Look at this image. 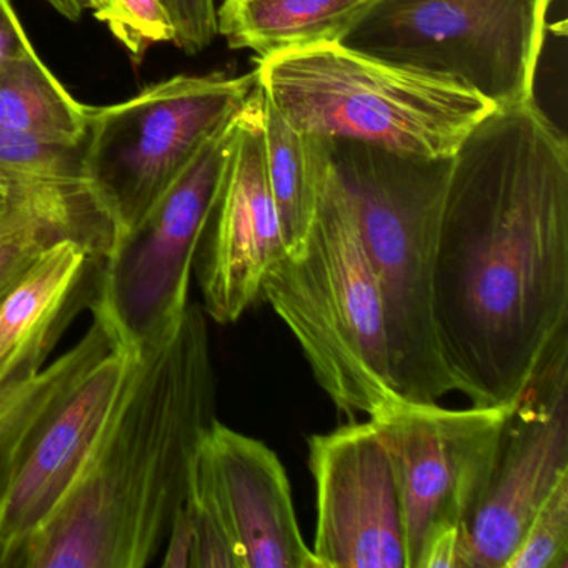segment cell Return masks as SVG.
<instances>
[{
  "label": "cell",
  "mask_w": 568,
  "mask_h": 568,
  "mask_svg": "<svg viewBox=\"0 0 568 568\" xmlns=\"http://www.w3.org/2000/svg\"><path fill=\"white\" fill-rule=\"evenodd\" d=\"M434 312L478 407L514 404L568 338V144L535 101L495 109L452 159Z\"/></svg>",
  "instance_id": "6da1fadb"
},
{
  "label": "cell",
  "mask_w": 568,
  "mask_h": 568,
  "mask_svg": "<svg viewBox=\"0 0 568 568\" xmlns=\"http://www.w3.org/2000/svg\"><path fill=\"white\" fill-rule=\"evenodd\" d=\"M215 422L207 315L191 304L168 338L135 355L78 478L14 568L148 567Z\"/></svg>",
  "instance_id": "7a4b0ae2"
},
{
  "label": "cell",
  "mask_w": 568,
  "mask_h": 568,
  "mask_svg": "<svg viewBox=\"0 0 568 568\" xmlns=\"http://www.w3.org/2000/svg\"><path fill=\"white\" fill-rule=\"evenodd\" d=\"M302 141L317 187L314 222L302 251L268 268L261 298L287 325L337 410L371 417L400 395L384 302L344 189L314 138Z\"/></svg>",
  "instance_id": "3957f363"
},
{
  "label": "cell",
  "mask_w": 568,
  "mask_h": 568,
  "mask_svg": "<svg viewBox=\"0 0 568 568\" xmlns=\"http://www.w3.org/2000/svg\"><path fill=\"white\" fill-rule=\"evenodd\" d=\"M311 138L351 202L377 281L395 390L438 402L455 392L434 312L438 232L454 158H412L365 142Z\"/></svg>",
  "instance_id": "277c9868"
},
{
  "label": "cell",
  "mask_w": 568,
  "mask_h": 568,
  "mask_svg": "<svg viewBox=\"0 0 568 568\" xmlns=\"http://www.w3.org/2000/svg\"><path fill=\"white\" fill-rule=\"evenodd\" d=\"M254 72L272 108L298 134L365 142L412 158H454L495 111L452 79L342 42L257 58Z\"/></svg>",
  "instance_id": "5b68a950"
},
{
  "label": "cell",
  "mask_w": 568,
  "mask_h": 568,
  "mask_svg": "<svg viewBox=\"0 0 568 568\" xmlns=\"http://www.w3.org/2000/svg\"><path fill=\"white\" fill-rule=\"evenodd\" d=\"M255 84V72L175 75L121 104L91 108L85 181L114 229L112 244L151 212Z\"/></svg>",
  "instance_id": "8992f818"
},
{
  "label": "cell",
  "mask_w": 568,
  "mask_h": 568,
  "mask_svg": "<svg viewBox=\"0 0 568 568\" xmlns=\"http://www.w3.org/2000/svg\"><path fill=\"white\" fill-rule=\"evenodd\" d=\"M551 0H378L342 39L364 54L477 92L495 109L534 101Z\"/></svg>",
  "instance_id": "52a82bcc"
},
{
  "label": "cell",
  "mask_w": 568,
  "mask_h": 568,
  "mask_svg": "<svg viewBox=\"0 0 568 568\" xmlns=\"http://www.w3.org/2000/svg\"><path fill=\"white\" fill-rule=\"evenodd\" d=\"M239 112L202 145L151 212L98 262L89 304L114 351L141 354L168 338L184 318L195 254L221 189Z\"/></svg>",
  "instance_id": "ba28073f"
},
{
  "label": "cell",
  "mask_w": 568,
  "mask_h": 568,
  "mask_svg": "<svg viewBox=\"0 0 568 568\" xmlns=\"http://www.w3.org/2000/svg\"><path fill=\"white\" fill-rule=\"evenodd\" d=\"M510 407L447 408L398 395L368 417L394 467L407 568L417 565L432 528H470Z\"/></svg>",
  "instance_id": "9c48e42d"
},
{
  "label": "cell",
  "mask_w": 568,
  "mask_h": 568,
  "mask_svg": "<svg viewBox=\"0 0 568 568\" xmlns=\"http://www.w3.org/2000/svg\"><path fill=\"white\" fill-rule=\"evenodd\" d=\"M568 474V338L511 404L468 528L471 568H505L525 528Z\"/></svg>",
  "instance_id": "30bf717a"
},
{
  "label": "cell",
  "mask_w": 568,
  "mask_h": 568,
  "mask_svg": "<svg viewBox=\"0 0 568 568\" xmlns=\"http://www.w3.org/2000/svg\"><path fill=\"white\" fill-rule=\"evenodd\" d=\"M264 91L255 84L239 112L224 178L195 254L202 311L235 324L261 298L268 268L287 254L265 164Z\"/></svg>",
  "instance_id": "8fae6325"
},
{
  "label": "cell",
  "mask_w": 568,
  "mask_h": 568,
  "mask_svg": "<svg viewBox=\"0 0 568 568\" xmlns=\"http://www.w3.org/2000/svg\"><path fill=\"white\" fill-rule=\"evenodd\" d=\"M307 444L318 568H407L397 480L374 424L351 422Z\"/></svg>",
  "instance_id": "7c38bea8"
},
{
  "label": "cell",
  "mask_w": 568,
  "mask_h": 568,
  "mask_svg": "<svg viewBox=\"0 0 568 568\" xmlns=\"http://www.w3.org/2000/svg\"><path fill=\"white\" fill-rule=\"evenodd\" d=\"M135 355L112 348L75 385L32 442L0 504V568H14L22 548L74 484Z\"/></svg>",
  "instance_id": "4fadbf2b"
},
{
  "label": "cell",
  "mask_w": 568,
  "mask_h": 568,
  "mask_svg": "<svg viewBox=\"0 0 568 568\" xmlns=\"http://www.w3.org/2000/svg\"><path fill=\"white\" fill-rule=\"evenodd\" d=\"M205 455L231 525L241 568H318L295 515L287 471L257 438L215 422Z\"/></svg>",
  "instance_id": "5bb4252c"
},
{
  "label": "cell",
  "mask_w": 568,
  "mask_h": 568,
  "mask_svg": "<svg viewBox=\"0 0 568 568\" xmlns=\"http://www.w3.org/2000/svg\"><path fill=\"white\" fill-rule=\"evenodd\" d=\"M94 264L88 245L61 239L0 295V384L29 362L45 364Z\"/></svg>",
  "instance_id": "9a60e30c"
},
{
  "label": "cell",
  "mask_w": 568,
  "mask_h": 568,
  "mask_svg": "<svg viewBox=\"0 0 568 568\" xmlns=\"http://www.w3.org/2000/svg\"><path fill=\"white\" fill-rule=\"evenodd\" d=\"M8 185V205L0 214V295L61 239L81 241L98 262L108 254L114 229L88 184Z\"/></svg>",
  "instance_id": "2e32d148"
},
{
  "label": "cell",
  "mask_w": 568,
  "mask_h": 568,
  "mask_svg": "<svg viewBox=\"0 0 568 568\" xmlns=\"http://www.w3.org/2000/svg\"><path fill=\"white\" fill-rule=\"evenodd\" d=\"M111 351L104 328L94 321L84 337L58 361L51 365L29 362L0 384V504L45 422Z\"/></svg>",
  "instance_id": "e0dca14e"
},
{
  "label": "cell",
  "mask_w": 568,
  "mask_h": 568,
  "mask_svg": "<svg viewBox=\"0 0 568 568\" xmlns=\"http://www.w3.org/2000/svg\"><path fill=\"white\" fill-rule=\"evenodd\" d=\"M378 0H224L217 34L231 49L267 58L325 42H342Z\"/></svg>",
  "instance_id": "ac0fdd59"
},
{
  "label": "cell",
  "mask_w": 568,
  "mask_h": 568,
  "mask_svg": "<svg viewBox=\"0 0 568 568\" xmlns=\"http://www.w3.org/2000/svg\"><path fill=\"white\" fill-rule=\"evenodd\" d=\"M91 108L75 101L36 52L0 62V125L58 141L88 135Z\"/></svg>",
  "instance_id": "d6986e66"
},
{
  "label": "cell",
  "mask_w": 568,
  "mask_h": 568,
  "mask_svg": "<svg viewBox=\"0 0 568 568\" xmlns=\"http://www.w3.org/2000/svg\"><path fill=\"white\" fill-rule=\"evenodd\" d=\"M262 131L268 187L281 219L287 254H297L304 247L317 207L314 175L302 135L285 124L265 94Z\"/></svg>",
  "instance_id": "ffe728a7"
},
{
  "label": "cell",
  "mask_w": 568,
  "mask_h": 568,
  "mask_svg": "<svg viewBox=\"0 0 568 568\" xmlns=\"http://www.w3.org/2000/svg\"><path fill=\"white\" fill-rule=\"evenodd\" d=\"M0 175L6 181L88 184L85 139L58 141L0 125Z\"/></svg>",
  "instance_id": "44dd1931"
},
{
  "label": "cell",
  "mask_w": 568,
  "mask_h": 568,
  "mask_svg": "<svg viewBox=\"0 0 568 568\" xmlns=\"http://www.w3.org/2000/svg\"><path fill=\"white\" fill-rule=\"evenodd\" d=\"M184 507L194 534L192 568H241L231 525L202 445L189 475Z\"/></svg>",
  "instance_id": "7402d4cb"
},
{
  "label": "cell",
  "mask_w": 568,
  "mask_h": 568,
  "mask_svg": "<svg viewBox=\"0 0 568 568\" xmlns=\"http://www.w3.org/2000/svg\"><path fill=\"white\" fill-rule=\"evenodd\" d=\"M505 568H568V474L535 511Z\"/></svg>",
  "instance_id": "603a6c76"
},
{
  "label": "cell",
  "mask_w": 568,
  "mask_h": 568,
  "mask_svg": "<svg viewBox=\"0 0 568 568\" xmlns=\"http://www.w3.org/2000/svg\"><path fill=\"white\" fill-rule=\"evenodd\" d=\"M99 21L109 26L135 62L152 45L174 42V28L162 0H105Z\"/></svg>",
  "instance_id": "cb8c5ba5"
},
{
  "label": "cell",
  "mask_w": 568,
  "mask_h": 568,
  "mask_svg": "<svg viewBox=\"0 0 568 568\" xmlns=\"http://www.w3.org/2000/svg\"><path fill=\"white\" fill-rule=\"evenodd\" d=\"M194 565V534H192L191 518L182 505L175 515L174 524L165 540L164 560L162 567L178 568Z\"/></svg>",
  "instance_id": "d4e9b609"
},
{
  "label": "cell",
  "mask_w": 568,
  "mask_h": 568,
  "mask_svg": "<svg viewBox=\"0 0 568 568\" xmlns=\"http://www.w3.org/2000/svg\"><path fill=\"white\" fill-rule=\"evenodd\" d=\"M31 41L12 8L11 0H0V62L32 54Z\"/></svg>",
  "instance_id": "484cf974"
},
{
  "label": "cell",
  "mask_w": 568,
  "mask_h": 568,
  "mask_svg": "<svg viewBox=\"0 0 568 568\" xmlns=\"http://www.w3.org/2000/svg\"><path fill=\"white\" fill-rule=\"evenodd\" d=\"M45 2L69 21H79L85 11L94 12L95 18L99 19L105 9V0H45Z\"/></svg>",
  "instance_id": "4316f807"
},
{
  "label": "cell",
  "mask_w": 568,
  "mask_h": 568,
  "mask_svg": "<svg viewBox=\"0 0 568 568\" xmlns=\"http://www.w3.org/2000/svg\"><path fill=\"white\" fill-rule=\"evenodd\" d=\"M9 201V185L2 175H0V214L4 212L6 205Z\"/></svg>",
  "instance_id": "83f0119b"
}]
</instances>
